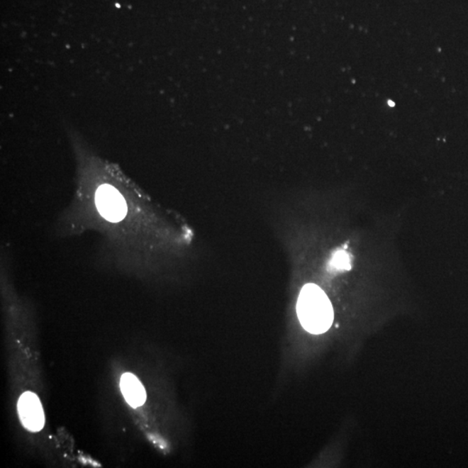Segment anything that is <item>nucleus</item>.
I'll return each mask as SVG.
<instances>
[{
	"mask_svg": "<svg viewBox=\"0 0 468 468\" xmlns=\"http://www.w3.org/2000/svg\"><path fill=\"white\" fill-rule=\"evenodd\" d=\"M330 267L335 271H348L351 267L350 257L345 251H338L330 261Z\"/></svg>",
	"mask_w": 468,
	"mask_h": 468,
	"instance_id": "5",
	"label": "nucleus"
},
{
	"mask_svg": "<svg viewBox=\"0 0 468 468\" xmlns=\"http://www.w3.org/2000/svg\"><path fill=\"white\" fill-rule=\"evenodd\" d=\"M18 409L23 426L29 431L38 432L44 428V411L40 400L34 393H23L19 398Z\"/></svg>",
	"mask_w": 468,
	"mask_h": 468,
	"instance_id": "3",
	"label": "nucleus"
},
{
	"mask_svg": "<svg viewBox=\"0 0 468 468\" xmlns=\"http://www.w3.org/2000/svg\"><path fill=\"white\" fill-rule=\"evenodd\" d=\"M296 313L303 329L311 334L325 333L333 325V304L317 284H308L303 287L296 303Z\"/></svg>",
	"mask_w": 468,
	"mask_h": 468,
	"instance_id": "2",
	"label": "nucleus"
},
{
	"mask_svg": "<svg viewBox=\"0 0 468 468\" xmlns=\"http://www.w3.org/2000/svg\"><path fill=\"white\" fill-rule=\"evenodd\" d=\"M76 193L57 230L65 236L100 233L112 257L144 255L147 213L142 193L115 165L78 152Z\"/></svg>",
	"mask_w": 468,
	"mask_h": 468,
	"instance_id": "1",
	"label": "nucleus"
},
{
	"mask_svg": "<svg viewBox=\"0 0 468 468\" xmlns=\"http://www.w3.org/2000/svg\"><path fill=\"white\" fill-rule=\"evenodd\" d=\"M121 389L127 403L132 408H138L145 403L146 391L138 378L134 374L126 373L121 378Z\"/></svg>",
	"mask_w": 468,
	"mask_h": 468,
	"instance_id": "4",
	"label": "nucleus"
}]
</instances>
